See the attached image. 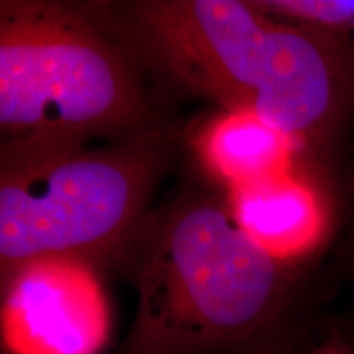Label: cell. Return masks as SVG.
I'll use <instances>...</instances> for the list:
<instances>
[{"label":"cell","instance_id":"cell-1","mask_svg":"<svg viewBox=\"0 0 354 354\" xmlns=\"http://www.w3.org/2000/svg\"><path fill=\"white\" fill-rule=\"evenodd\" d=\"M115 10L158 86L258 115L326 171L354 120V41L253 0H122Z\"/></svg>","mask_w":354,"mask_h":354},{"label":"cell","instance_id":"cell-2","mask_svg":"<svg viewBox=\"0 0 354 354\" xmlns=\"http://www.w3.org/2000/svg\"><path fill=\"white\" fill-rule=\"evenodd\" d=\"M122 269L138 304L115 354H234L310 318L305 269L256 245L216 189L153 209Z\"/></svg>","mask_w":354,"mask_h":354},{"label":"cell","instance_id":"cell-3","mask_svg":"<svg viewBox=\"0 0 354 354\" xmlns=\"http://www.w3.org/2000/svg\"><path fill=\"white\" fill-rule=\"evenodd\" d=\"M151 82L113 2H0L2 140L138 135L169 122Z\"/></svg>","mask_w":354,"mask_h":354},{"label":"cell","instance_id":"cell-4","mask_svg":"<svg viewBox=\"0 0 354 354\" xmlns=\"http://www.w3.org/2000/svg\"><path fill=\"white\" fill-rule=\"evenodd\" d=\"M180 138L169 120L104 146L0 141V276L43 256L122 269Z\"/></svg>","mask_w":354,"mask_h":354},{"label":"cell","instance_id":"cell-5","mask_svg":"<svg viewBox=\"0 0 354 354\" xmlns=\"http://www.w3.org/2000/svg\"><path fill=\"white\" fill-rule=\"evenodd\" d=\"M3 354H102L112 333L104 271L76 256L30 259L0 276Z\"/></svg>","mask_w":354,"mask_h":354},{"label":"cell","instance_id":"cell-6","mask_svg":"<svg viewBox=\"0 0 354 354\" xmlns=\"http://www.w3.org/2000/svg\"><path fill=\"white\" fill-rule=\"evenodd\" d=\"M223 196L238 227L266 253L294 268L305 269L333 227L326 172L308 162Z\"/></svg>","mask_w":354,"mask_h":354},{"label":"cell","instance_id":"cell-7","mask_svg":"<svg viewBox=\"0 0 354 354\" xmlns=\"http://www.w3.org/2000/svg\"><path fill=\"white\" fill-rule=\"evenodd\" d=\"M183 138L202 176L223 194L308 162L284 133L240 110L215 109L192 123Z\"/></svg>","mask_w":354,"mask_h":354},{"label":"cell","instance_id":"cell-8","mask_svg":"<svg viewBox=\"0 0 354 354\" xmlns=\"http://www.w3.org/2000/svg\"><path fill=\"white\" fill-rule=\"evenodd\" d=\"M254 6L289 24L354 41V0H253Z\"/></svg>","mask_w":354,"mask_h":354},{"label":"cell","instance_id":"cell-9","mask_svg":"<svg viewBox=\"0 0 354 354\" xmlns=\"http://www.w3.org/2000/svg\"><path fill=\"white\" fill-rule=\"evenodd\" d=\"M313 339L312 317L292 323L287 328L277 331L254 346L234 354H304Z\"/></svg>","mask_w":354,"mask_h":354},{"label":"cell","instance_id":"cell-10","mask_svg":"<svg viewBox=\"0 0 354 354\" xmlns=\"http://www.w3.org/2000/svg\"><path fill=\"white\" fill-rule=\"evenodd\" d=\"M304 354H354V343L342 330L331 328L320 342H313Z\"/></svg>","mask_w":354,"mask_h":354},{"label":"cell","instance_id":"cell-11","mask_svg":"<svg viewBox=\"0 0 354 354\" xmlns=\"http://www.w3.org/2000/svg\"><path fill=\"white\" fill-rule=\"evenodd\" d=\"M351 268H353V272H354V174H353V240H351Z\"/></svg>","mask_w":354,"mask_h":354}]
</instances>
